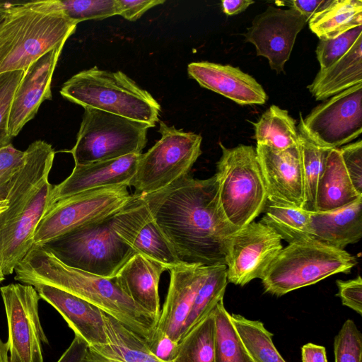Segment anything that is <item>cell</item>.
<instances>
[{
    "instance_id": "6da1fadb",
    "label": "cell",
    "mask_w": 362,
    "mask_h": 362,
    "mask_svg": "<svg viewBox=\"0 0 362 362\" xmlns=\"http://www.w3.org/2000/svg\"><path fill=\"white\" fill-rule=\"evenodd\" d=\"M140 196L181 262L226 265L231 236L238 230L221 209L216 175L183 176L157 192Z\"/></svg>"
},
{
    "instance_id": "7a4b0ae2",
    "label": "cell",
    "mask_w": 362,
    "mask_h": 362,
    "mask_svg": "<svg viewBox=\"0 0 362 362\" xmlns=\"http://www.w3.org/2000/svg\"><path fill=\"white\" fill-rule=\"evenodd\" d=\"M14 279L24 284L49 285L94 305L146 342L158 321L123 291L117 279L103 277L70 267L41 245H33L15 267Z\"/></svg>"
},
{
    "instance_id": "3957f363",
    "label": "cell",
    "mask_w": 362,
    "mask_h": 362,
    "mask_svg": "<svg viewBox=\"0 0 362 362\" xmlns=\"http://www.w3.org/2000/svg\"><path fill=\"white\" fill-rule=\"evenodd\" d=\"M78 23L61 11L16 3L0 22V74L22 70L59 46Z\"/></svg>"
},
{
    "instance_id": "277c9868",
    "label": "cell",
    "mask_w": 362,
    "mask_h": 362,
    "mask_svg": "<svg viewBox=\"0 0 362 362\" xmlns=\"http://www.w3.org/2000/svg\"><path fill=\"white\" fill-rule=\"evenodd\" d=\"M60 94L71 103L135 120L153 127L160 105L150 93L120 71L97 66L80 71L62 86Z\"/></svg>"
},
{
    "instance_id": "5b68a950",
    "label": "cell",
    "mask_w": 362,
    "mask_h": 362,
    "mask_svg": "<svg viewBox=\"0 0 362 362\" xmlns=\"http://www.w3.org/2000/svg\"><path fill=\"white\" fill-rule=\"evenodd\" d=\"M221 156L215 174L221 209L237 230L263 212L267 194L256 149L240 144L226 148L219 143Z\"/></svg>"
},
{
    "instance_id": "8992f818",
    "label": "cell",
    "mask_w": 362,
    "mask_h": 362,
    "mask_svg": "<svg viewBox=\"0 0 362 362\" xmlns=\"http://www.w3.org/2000/svg\"><path fill=\"white\" fill-rule=\"evenodd\" d=\"M112 218L82 225L41 246L70 267L114 277L136 252L115 231Z\"/></svg>"
},
{
    "instance_id": "52a82bcc",
    "label": "cell",
    "mask_w": 362,
    "mask_h": 362,
    "mask_svg": "<svg viewBox=\"0 0 362 362\" xmlns=\"http://www.w3.org/2000/svg\"><path fill=\"white\" fill-rule=\"evenodd\" d=\"M355 257L314 239L289 243L277 255L261 279L266 293L281 296L338 273H349Z\"/></svg>"
},
{
    "instance_id": "ba28073f",
    "label": "cell",
    "mask_w": 362,
    "mask_h": 362,
    "mask_svg": "<svg viewBox=\"0 0 362 362\" xmlns=\"http://www.w3.org/2000/svg\"><path fill=\"white\" fill-rule=\"evenodd\" d=\"M147 124L86 107L74 147L75 164L86 165L130 154H141L147 142Z\"/></svg>"
},
{
    "instance_id": "9c48e42d",
    "label": "cell",
    "mask_w": 362,
    "mask_h": 362,
    "mask_svg": "<svg viewBox=\"0 0 362 362\" xmlns=\"http://www.w3.org/2000/svg\"><path fill=\"white\" fill-rule=\"evenodd\" d=\"M160 139L141 153L136 173L129 186L134 195H144L163 189L189 172L202 154L201 135L186 132L160 122Z\"/></svg>"
},
{
    "instance_id": "30bf717a",
    "label": "cell",
    "mask_w": 362,
    "mask_h": 362,
    "mask_svg": "<svg viewBox=\"0 0 362 362\" xmlns=\"http://www.w3.org/2000/svg\"><path fill=\"white\" fill-rule=\"evenodd\" d=\"M127 185L92 189L55 202L46 211L34 235V245L44 243L82 225L113 216L132 198Z\"/></svg>"
},
{
    "instance_id": "8fae6325",
    "label": "cell",
    "mask_w": 362,
    "mask_h": 362,
    "mask_svg": "<svg viewBox=\"0 0 362 362\" xmlns=\"http://www.w3.org/2000/svg\"><path fill=\"white\" fill-rule=\"evenodd\" d=\"M298 132L316 145L339 148L362 132V83L354 86L300 117Z\"/></svg>"
},
{
    "instance_id": "7c38bea8",
    "label": "cell",
    "mask_w": 362,
    "mask_h": 362,
    "mask_svg": "<svg viewBox=\"0 0 362 362\" xmlns=\"http://www.w3.org/2000/svg\"><path fill=\"white\" fill-rule=\"evenodd\" d=\"M6 311L10 362H43L42 344L48 339L40 323V298L33 286L20 283L0 288Z\"/></svg>"
},
{
    "instance_id": "4fadbf2b",
    "label": "cell",
    "mask_w": 362,
    "mask_h": 362,
    "mask_svg": "<svg viewBox=\"0 0 362 362\" xmlns=\"http://www.w3.org/2000/svg\"><path fill=\"white\" fill-rule=\"evenodd\" d=\"M281 238L271 228L252 222L230 238L226 258L228 282L243 286L262 279L282 250Z\"/></svg>"
},
{
    "instance_id": "5bb4252c",
    "label": "cell",
    "mask_w": 362,
    "mask_h": 362,
    "mask_svg": "<svg viewBox=\"0 0 362 362\" xmlns=\"http://www.w3.org/2000/svg\"><path fill=\"white\" fill-rule=\"evenodd\" d=\"M308 22L293 8L269 6L255 17L244 35L255 47L257 55L267 58L270 68L280 74L284 72L296 37Z\"/></svg>"
},
{
    "instance_id": "9a60e30c",
    "label": "cell",
    "mask_w": 362,
    "mask_h": 362,
    "mask_svg": "<svg viewBox=\"0 0 362 362\" xmlns=\"http://www.w3.org/2000/svg\"><path fill=\"white\" fill-rule=\"evenodd\" d=\"M132 195L112 216L115 231L136 253L162 264L168 270L184 264L157 225L145 201L139 195Z\"/></svg>"
},
{
    "instance_id": "2e32d148",
    "label": "cell",
    "mask_w": 362,
    "mask_h": 362,
    "mask_svg": "<svg viewBox=\"0 0 362 362\" xmlns=\"http://www.w3.org/2000/svg\"><path fill=\"white\" fill-rule=\"evenodd\" d=\"M52 187L45 179L27 204L0 225V269L4 276L14 272L34 245V235L49 206Z\"/></svg>"
},
{
    "instance_id": "e0dca14e",
    "label": "cell",
    "mask_w": 362,
    "mask_h": 362,
    "mask_svg": "<svg viewBox=\"0 0 362 362\" xmlns=\"http://www.w3.org/2000/svg\"><path fill=\"white\" fill-rule=\"evenodd\" d=\"M255 149L267 200L303 209L304 189L298 146L279 151L257 144Z\"/></svg>"
},
{
    "instance_id": "ac0fdd59",
    "label": "cell",
    "mask_w": 362,
    "mask_h": 362,
    "mask_svg": "<svg viewBox=\"0 0 362 362\" xmlns=\"http://www.w3.org/2000/svg\"><path fill=\"white\" fill-rule=\"evenodd\" d=\"M64 45L42 56L25 71L12 102L8 126L11 139L35 117L42 102L52 99V76Z\"/></svg>"
},
{
    "instance_id": "d6986e66",
    "label": "cell",
    "mask_w": 362,
    "mask_h": 362,
    "mask_svg": "<svg viewBox=\"0 0 362 362\" xmlns=\"http://www.w3.org/2000/svg\"><path fill=\"white\" fill-rule=\"evenodd\" d=\"M209 267L182 264L171 268L168 293L155 332L179 342L185 321Z\"/></svg>"
},
{
    "instance_id": "ffe728a7",
    "label": "cell",
    "mask_w": 362,
    "mask_h": 362,
    "mask_svg": "<svg viewBox=\"0 0 362 362\" xmlns=\"http://www.w3.org/2000/svg\"><path fill=\"white\" fill-rule=\"evenodd\" d=\"M139 155L130 154L86 165L75 164L70 175L53 186L48 208L59 200L83 191L110 185L129 186L136 173Z\"/></svg>"
},
{
    "instance_id": "44dd1931",
    "label": "cell",
    "mask_w": 362,
    "mask_h": 362,
    "mask_svg": "<svg viewBox=\"0 0 362 362\" xmlns=\"http://www.w3.org/2000/svg\"><path fill=\"white\" fill-rule=\"evenodd\" d=\"M187 73L202 87L239 105H263L268 100L262 86L252 76L238 67L197 62L188 64Z\"/></svg>"
},
{
    "instance_id": "7402d4cb",
    "label": "cell",
    "mask_w": 362,
    "mask_h": 362,
    "mask_svg": "<svg viewBox=\"0 0 362 362\" xmlns=\"http://www.w3.org/2000/svg\"><path fill=\"white\" fill-rule=\"evenodd\" d=\"M40 298L54 307L76 335L88 346L108 344L103 311L88 301L60 288L42 284L33 285Z\"/></svg>"
},
{
    "instance_id": "603a6c76",
    "label": "cell",
    "mask_w": 362,
    "mask_h": 362,
    "mask_svg": "<svg viewBox=\"0 0 362 362\" xmlns=\"http://www.w3.org/2000/svg\"><path fill=\"white\" fill-rule=\"evenodd\" d=\"M166 270L162 264L136 253L116 275L123 291L157 321L160 315L158 284Z\"/></svg>"
},
{
    "instance_id": "cb8c5ba5",
    "label": "cell",
    "mask_w": 362,
    "mask_h": 362,
    "mask_svg": "<svg viewBox=\"0 0 362 362\" xmlns=\"http://www.w3.org/2000/svg\"><path fill=\"white\" fill-rule=\"evenodd\" d=\"M311 238L344 250L362 237V198L342 208L310 213Z\"/></svg>"
},
{
    "instance_id": "d4e9b609",
    "label": "cell",
    "mask_w": 362,
    "mask_h": 362,
    "mask_svg": "<svg viewBox=\"0 0 362 362\" xmlns=\"http://www.w3.org/2000/svg\"><path fill=\"white\" fill-rule=\"evenodd\" d=\"M362 83V36L341 58L320 69L308 86L316 100H324Z\"/></svg>"
},
{
    "instance_id": "484cf974",
    "label": "cell",
    "mask_w": 362,
    "mask_h": 362,
    "mask_svg": "<svg viewBox=\"0 0 362 362\" xmlns=\"http://www.w3.org/2000/svg\"><path fill=\"white\" fill-rule=\"evenodd\" d=\"M362 198L349 177L339 148L329 150L316 192L315 211L324 212L346 206Z\"/></svg>"
},
{
    "instance_id": "4316f807",
    "label": "cell",
    "mask_w": 362,
    "mask_h": 362,
    "mask_svg": "<svg viewBox=\"0 0 362 362\" xmlns=\"http://www.w3.org/2000/svg\"><path fill=\"white\" fill-rule=\"evenodd\" d=\"M320 39H332L362 25V1L327 0L308 21Z\"/></svg>"
},
{
    "instance_id": "83f0119b",
    "label": "cell",
    "mask_w": 362,
    "mask_h": 362,
    "mask_svg": "<svg viewBox=\"0 0 362 362\" xmlns=\"http://www.w3.org/2000/svg\"><path fill=\"white\" fill-rule=\"evenodd\" d=\"M253 125L257 144L279 151L298 146L296 121L287 110L279 106L271 105Z\"/></svg>"
},
{
    "instance_id": "f1b7e54d",
    "label": "cell",
    "mask_w": 362,
    "mask_h": 362,
    "mask_svg": "<svg viewBox=\"0 0 362 362\" xmlns=\"http://www.w3.org/2000/svg\"><path fill=\"white\" fill-rule=\"evenodd\" d=\"M261 221L289 243L311 238L310 211L267 200ZM312 239V238H311Z\"/></svg>"
},
{
    "instance_id": "f546056e",
    "label": "cell",
    "mask_w": 362,
    "mask_h": 362,
    "mask_svg": "<svg viewBox=\"0 0 362 362\" xmlns=\"http://www.w3.org/2000/svg\"><path fill=\"white\" fill-rule=\"evenodd\" d=\"M216 322L214 308L178 343L171 362H214Z\"/></svg>"
},
{
    "instance_id": "4dcf8cb0",
    "label": "cell",
    "mask_w": 362,
    "mask_h": 362,
    "mask_svg": "<svg viewBox=\"0 0 362 362\" xmlns=\"http://www.w3.org/2000/svg\"><path fill=\"white\" fill-rule=\"evenodd\" d=\"M230 319L254 362H286L275 347L272 334L262 322L238 314H230Z\"/></svg>"
},
{
    "instance_id": "1f68e13d",
    "label": "cell",
    "mask_w": 362,
    "mask_h": 362,
    "mask_svg": "<svg viewBox=\"0 0 362 362\" xmlns=\"http://www.w3.org/2000/svg\"><path fill=\"white\" fill-rule=\"evenodd\" d=\"M227 284L226 266L224 264L209 266L206 277L197 293L185 321L182 338L201 322L221 300L223 299Z\"/></svg>"
},
{
    "instance_id": "d6a6232c",
    "label": "cell",
    "mask_w": 362,
    "mask_h": 362,
    "mask_svg": "<svg viewBox=\"0 0 362 362\" xmlns=\"http://www.w3.org/2000/svg\"><path fill=\"white\" fill-rule=\"evenodd\" d=\"M223 299L214 307L216 322L214 362H254L243 345L226 310Z\"/></svg>"
},
{
    "instance_id": "836d02e7",
    "label": "cell",
    "mask_w": 362,
    "mask_h": 362,
    "mask_svg": "<svg viewBox=\"0 0 362 362\" xmlns=\"http://www.w3.org/2000/svg\"><path fill=\"white\" fill-rule=\"evenodd\" d=\"M298 147L303 179V209L315 211V198L319 179L322 175L330 149L313 143L299 133Z\"/></svg>"
},
{
    "instance_id": "e575fe53",
    "label": "cell",
    "mask_w": 362,
    "mask_h": 362,
    "mask_svg": "<svg viewBox=\"0 0 362 362\" xmlns=\"http://www.w3.org/2000/svg\"><path fill=\"white\" fill-rule=\"evenodd\" d=\"M30 4L40 9L61 11L76 23L119 15L117 0H50L30 1Z\"/></svg>"
},
{
    "instance_id": "d590c367",
    "label": "cell",
    "mask_w": 362,
    "mask_h": 362,
    "mask_svg": "<svg viewBox=\"0 0 362 362\" xmlns=\"http://www.w3.org/2000/svg\"><path fill=\"white\" fill-rule=\"evenodd\" d=\"M25 71L17 70L0 74V149L11 144L8 120L16 90Z\"/></svg>"
},
{
    "instance_id": "8d00e7d4",
    "label": "cell",
    "mask_w": 362,
    "mask_h": 362,
    "mask_svg": "<svg viewBox=\"0 0 362 362\" xmlns=\"http://www.w3.org/2000/svg\"><path fill=\"white\" fill-rule=\"evenodd\" d=\"M335 362H362V334L352 320H346L334 341Z\"/></svg>"
},
{
    "instance_id": "74e56055",
    "label": "cell",
    "mask_w": 362,
    "mask_h": 362,
    "mask_svg": "<svg viewBox=\"0 0 362 362\" xmlns=\"http://www.w3.org/2000/svg\"><path fill=\"white\" fill-rule=\"evenodd\" d=\"M362 25L332 39H320L315 52L320 69H324L346 54L359 37Z\"/></svg>"
},
{
    "instance_id": "f35d334b",
    "label": "cell",
    "mask_w": 362,
    "mask_h": 362,
    "mask_svg": "<svg viewBox=\"0 0 362 362\" xmlns=\"http://www.w3.org/2000/svg\"><path fill=\"white\" fill-rule=\"evenodd\" d=\"M23 156L24 151L16 149L12 144L0 149V197L6 198Z\"/></svg>"
},
{
    "instance_id": "ab89813d",
    "label": "cell",
    "mask_w": 362,
    "mask_h": 362,
    "mask_svg": "<svg viewBox=\"0 0 362 362\" xmlns=\"http://www.w3.org/2000/svg\"><path fill=\"white\" fill-rule=\"evenodd\" d=\"M349 177L356 192L362 195V141L349 143L339 148Z\"/></svg>"
},
{
    "instance_id": "60d3db41",
    "label": "cell",
    "mask_w": 362,
    "mask_h": 362,
    "mask_svg": "<svg viewBox=\"0 0 362 362\" xmlns=\"http://www.w3.org/2000/svg\"><path fill=\"white\" fill-rule=\"evenodd\" d=\"M338 288L337 296L344 305L351 308L359 315H362V279L356 278L336 281Z\"/></svg>"
},
{
    "instance_id": "b9f144b4",
    "label": "cell",
    "mask_w": 362,
    "mask_h": 362,
    "mask_svg": "<svg viewBox=\"0 0 362 362\" xmlns=\"http://www.w3.org/2000/svg\"><path fill=\"white\" fill-rule=\"evenodd\" d=\"M146 343L156 357L163 362H171L176 356L179 342L165 334L155 332L152 339Z\"/></svg>"
},
{
    "instance_id": "7bdbcfd3",
    "label": "cell",
    "mask_w": 362,
    "mask_h": 362,
    "mask_svg": "<svg viewBox=\"0 0 362 362\" xmlns=\"http://www.w3.org/2000/svg\"><path fill=\"white\" fill-rule=\"evenodd\" d=\"M164 2V0H117L119 16L129 21H136L148 10Z\"/></svg>"
},
{
    "instance_id": "ee69618b",
    "label": "cell",
    "mask_w": 362,
    "mask_h": 362,
    "mask_svg": "<svg viewBox=\"0 0 362 362\" xmlns=\"http://www.w3.org/2000/svg\"><path fill=\"white\" fill-rule=\"evenodd\" d=\"M88 344L81 337L76 335L57 362H83Z\"/></svg>"
},
{
    "instance_id": "f6af8a7d",
    "label": "cell",
    "mask_w": 362,
    "mask_h": 362,
    "mask_svg": "<svg viewBox=\"0 0 362 362\" xmlns=\"http://www.w3.org/2000/svg\"><path fill=\"white\" fill-rule=\"evenodd\" d=\"M327 2V0H290L281 2L293 8L309 19Z\"/></svg>"
},
{
    "instance_id": "bcb514c9",
    "label": "cell",
    "mask_w": 362,
    "mask_h": 362,
    "mask_svg": "<svg viewBox=\"0 0 362 362\" xmlns=\"http://www.w3.org/2000/svg\"><path fill=\"white\" fill-rule=\"evenodd\" d=\"M302 362H328L324 346L308 343L301 349Z\"/></svg>"
},
{
    "instance_id": "7dc6e473",
    "label": "cell",
    "mask_w": 362,
    "mask_h": 362,
    "mask_svg": "<svg viewBox=\"0 0 362 362\" xmlns=\"http://www.w3.org/2000/svg\"><path fill=\"white\" fill-rule=\"evenodd\" d=\"M254 3L252 0H223L221 1L223 11L229 16L244 11Z\"/></svg>"
},
{
    "instance_id": "c3c4849f",
    "label": "cell",
    "mask_w": 362,
    "mask_h": 362,
    "mask_svg": "<svg viewBox=\"0 0 362 362\" xmlns=\"http://www.w3.org/2000/svg\"><path fill=\"white\" fill-rule=\"evenodd\" d=\"M83 362H122L101 355L92 347L88 346Z\"/></svg>"
},
{
    "instance_id": "681fc988",
    "label": "cell",
    "mask_w": 362,
    "mask_h": 362,
    "mask_svg": "<svg viewBox=\"0 0 362 362\" xmlns=\"http://www.w3.org/2000/svg\"><path fill=\"white\" fill-rule=\"evenodd\" d=\"M9 346L0 338V362H10L8 357Z\"/></svg>"
},
{
    "instance_id": "f907efd6",
    "label": "cell",
    "mask_w": 362,
    "mask_h": 362,
    "mask_svg": "<svg viewBox=\"0 0 362 362\" xmlns=\"http://www.w3.org/2000/svg\"><path fill=\"white\" fill-rule=\"evenodd\" d=\"M16 3H2L0 2V22L6 15L9 8L13 6Z\"/></svg>"
},
{
    "instance_id": "816d5d0a",
    "label": "cell",
    "mask_w": 362,
    "mask_h": 362,
    "mask_svg": "<svg viewBox=\"0 0 362 362\" xmlns=\"http://www.w3.org/2000/svg\"><path fill=\"white\" fill-rule=\"evenodd\" d=\"M8 207V202L6 199L0 197V214L5 211Z\"/></svg>"
},
{
    "instance_id": "f5cc1de1",
    "label": "cell",
    "mask_w": 362,
    "mask_h": 362,
    "mask_svg": "<svg viewBox=\"0 0 362 362\" xmlns=\"http://www.w3.org/2000/svg\"><path fill=\"white\" fill-rule=\"evenodd\" d=\"M5 279V276L0 269V284Z\"/></svg>"
}]
</instances>
